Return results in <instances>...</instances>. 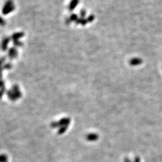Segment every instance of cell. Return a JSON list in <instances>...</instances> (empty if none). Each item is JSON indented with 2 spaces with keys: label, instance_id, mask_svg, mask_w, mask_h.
I'll return each instance as SVG.
<instances>
[{
  "label": "cell",
  "instance_id": "1",
  "mask_svg": "<svg viewBox=\"0 0 162 162\" xmlns=\"http://www.w3.org/2000/svg\"><path fill=\"white\" fill-rule=\"evenodd\" d=\"M142 63V60L140 58H133L132 59H131L130 61V64L132 66H138V65H140Z\"/></svg>",
  "mask_w": 162,
  "mask_h": 162
}]
</instances>
